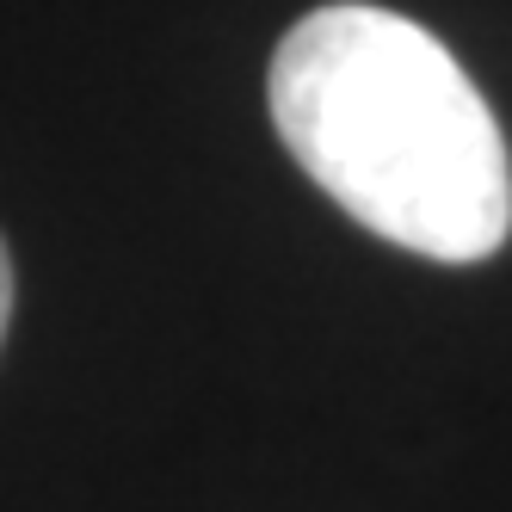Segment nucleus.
Wrapping results in <instances>:
<instances>
[{"mask_svg":"<svg viewBox=\"0 0 512 512\" xmlns=\"http://www.w3.org/2000/svg\"><path fill=\"white\" fill-rule=\"evenodd\" d=\"M272 124L297 167L371 235L469 266L512 235V155L463 62L426 25L334 0L284 31Z\"/></svg>","mask_w":512,"mask_h":512,"instance_id":"nucleus-1","label":"nucleus"},{"mask_svg":"<svg viewBox=\"0 0 512 512\" xmlns=\"http://www.w3.org/2000/svg\"><path fill=\"white\" fill-rule=\"evenodd\" d=\"M7 321H13V260H7V241H0V340H7Z\"/></svg>","mask_w":512,"mask_h":512,"instance_id":"nucleus-2","label":"nucleus"}]
</instances>
